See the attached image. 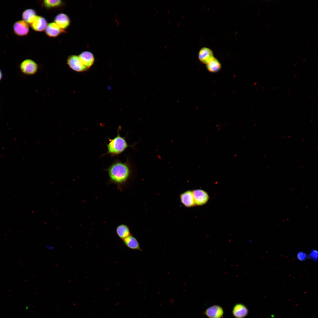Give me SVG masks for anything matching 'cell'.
<instances>
[{
  "instance_id": "cell-16",
  "label": "cell",
  "mask_w": 318,
  "mask_h": 318,
  "mask_svg": "<svg viewBox=\"0 0 318 318\" xmlns=\"http://www.w3.org/2000/svg\"><path fill=\"white\" fill-rule=\"evenodd\" d=\"M116 232L118 236L122 240L131 234L129 227L126 224H123L117 226Z\"/></svg>"
},
{
  "instance_id": "cell-3",
  "label": "cell",
  "mask_w": 318,
  "mask_h": 318,
  "mask_svg": "<svg viewBox=\"0 0 318 318\" xmlns=\"http://www.w3.org/2000/svg\"><path fill=\"white\" fill-rule=\"evenodd\" d=\"M67 64L73 70L77 72L87 71L88 68L82 64L78 56L72 55L69 56L67 60Z\"/></svg>"
},
{
  "instance_id": "cell-27",
  "label": "cell",
  "mask_w": 318,
  "mask_h": 318,
  "mask_svg": "<svg viewBox=\"0 0 318 318\" xmlns=\"http://www.w3.org/2000/svg\"><path fill=\"white\" fill-rule=\"evenodd\" d=\"M303 166H304L303 165H302V166L301 167V168H302V167H303Z\"/></svg>"
},
{
  "instance_id": "cell-15",
  "label": "cell",
  "mask_w": 318,
  "mask_h": 318,
  "mask_svg": "<svg viewBox=\"0 0 318 318\" xmlns=\"http://www.w3.org/2000/svg\"><path fill=\"white\" fill-rule=\"evenodd\" d=\"M30 24L34 30L42 32L45 29L47 24V20L44 18L37 16L35 20Z\"/></svg>"
},
{
  "instance_id": "cell-19",
  "label": "cell",
  "mask_w": 318,
  "mask_h": 318,
  "mask_svg": "<svg viewBox=\"0 0 318 318\" xmlns=\"http://www.w3.org/2000/svg\"><path fill=\"white\" fill-rule=\"evenodd\" d=\"M62 3V1L60 0H45L43 1V4L45 7L51 8L60 6Z\"/></svg>"
},
{
  "instance_id": "cell-23",
  "label": "cell",
  "mask_w": 318,
  "mask_h": 318,
  "mask_svg": "<svg viewBox=\"0 0 318 318\" xmlns=\"http://www.w3.org/2000/svg\"><path fill=\"white\" fill-rule=\"evenodd\" d=\"M2 72L1 70H0V80H1L2 78Z\"/></svg>"
},
{
  "instance_id": "cell-26",
  "label": "cell",
  "mask_w": 318,
  "mask_h": 318,
  "mask_svg": "<svg viewBox=\"0 0 318 318\" xmlns=\"http://www.w3.org/2000/svg\"><path fill=\"white\" fill-rule=\"evenodd\" d=\"M286 136H287V135H286L285 136H284V137H286Z\"/></svg>"
},
{
  "instance_id": "cell-7",
  "label": "cell",
  "mask_w": 318,
  "mask_h": 318,
  "mask_svg": "<svg viewBox=\"0 0 318 318\" xmlns=\"http://www.w3.org/2000/svg\"><path fill=\"white\" fill-rule=\"evenodd\" d=\"M196 205L201 206L205 204L209 199L207 193L201 189L192 191Z\"/></svg>"
},
{
  "instance_id": "cell-1",
  "label": "cell",
  "mask_w": 318,
  "mask_h": 318,
  "mask_svg": "<svg viewBox=\"0 0 318 318\" xmlns=\"http://www.w3.org/2000/svg\"><path fill=\"white\" fill-rule=\"evenodd\" d=\"M105 170L108 173L109 182L115 184L120 190L131 178L133 173L132 165L128 158L125 162L115 160Z\"/></svg>"
},
{
  "instance_id": "cell-9",
  "label": "cell",
  "mask_w": 318,
  "mask_h": 318,
  "mask_svg": "<svg viewBox=\"0 0 318 318\" xmlns=\"http://www.w3.org/2000/svg\"><path fill=\"white\" fill-rule=\"evenodd\" d=\"M180 199L182 203L186 207L190 208L196 205L192 191L188 190L181 194Z\"/></svg>"
},
{
  "instance_id": "cell-17",
  "label": "cell",
  "mask_w": 318,
  "mask_h": 318,
  "mask_svg": "<svg viewBox=\"0 0 318 318\" xmlns=\"http://www.w3.org/2000/svg\"><path fill=\"white\" fill-rule=\"evenodd\" d=\"M36 11L34 9H29L25 10L22 14L23 20L27 23L31 24L37 16Z\"/></svg>"
},
{
  "instance_id": "cell-5",
  "label": "cell",
  "mask_w": 318,
  "mask_h": 318,
  "mask_svg": "<svg viewBox=\"0 0 318 318\" xmlns=\"http://www.w3.org/2000/svg\"><path fill=\"white\" fill-rule=\"evenodd\" d=\"M224 313L223 308L218 305H214L206 309L203 314L208 318H221Z\"/></svg>"
},
{
  "instance_id": "cell-6",
  "label": "cell",
  "mask_w": 318,
  "mask_h": 318,
  "mask_svg": "<svg viewBox=\"0 0 318 318\" xmlns=\"http://www.w3.org/2000/svg\"><path fill=\"white\" fill-rule=\"evenodd\" d=\"M13 29L14 33L21 36L27 35L29 31L28 23L23 20L16 21L14 24Z\"/></svg>"
},
{
  "instance_id": "cell-20",
  "label": "cell",
  "mask_w": 318,
  "mask_h": 318,
  "mask_svg": "<svg viewBox=\"0 0 318 318\" xmlns=\"http://www.w3.org/2000/svg\"><path fill=\"white\" fill-rule=\"evenodd\" d=\"M308 257L314 261H316L318 259V253L317 251L315 249L312 250L308 255Z\"/></svg>"
},
{
  "instance_id": "cell-10",
  "label": "cell",
  "mask_w": 318,
  "mask_h": 318,
  "mask_svg": "<svg viewBox=\"0 0 318 318\" xmlns=\"http://www.w3.org/2000/svg\"><path fill=\"white\" fill-rule=\"evenodd\" d=\"M214 57L212 51L208 48L203 47L199 51L198 58L203 63L206 64Z\"/></svg>"
},
{
  "instance_id": "cell-18",
  "label": "cell",
  "mask_w": 318,
  "mask_h": 318,
  "mask_svg": "<svg viewBox=\"0 0 318 318\" xmlns=\"http://www.w3.org/2000/svg\"><path fill=\"white\" fill-rule=\"evenodd\" d=\"M207 70L210 72L215 73L219 71L221 68V64L216 58L214 57L206 64Z\"/></svg>"
},
{
  "instance_id": "cell-12",
  "label": "cell",
  "mask_w": 318,
  "mask_h": 318,
  "mask_svg": "<svg viewBox=\"0 0 318 318\" xmlns=\"http://www.w3.org/2000/svg\"><path fill=\"white\" fill-rule=\"evenodd\" d=\"M126 246L129 249L142 251L139 243L137 239L131 234L122 240Z\"/></svg>"
},
{
  "instance_id": "cell-21",
  "label": "cell",
  "mask_w": 318,
  "mask_h": 318,
  "mask_svg": "<svg viewBox=\"0 0 318 318\" xmlns=\"http://www.w3.org/2000/svg\"><path fill=\"white\" fill-rule=\"evenodd\" d=\"M308 256L304 252L302 251H299L297 254V259L300 261H304L307 258Z\"/></svg>"
},
{
  "instance_id": "cell-11",
  "label": "cell",
  "mask_w": 318,
  "mask_h": 318,
  "mask_svg": "<svg viewBox=\"0 0 318 318\" xmlns=\"http://www.w3.org/2000/svg\"><path fill=\"white\" fill-rule=\"evenodd\" d=\"M64 30L60 28L54 22L47 24L45 29L46 34L50 37H55L63 32Z\"/></svg>"
},
{
  "instance_id": "cell-14",
  "label": "cell",
  "mask_w": 318,
  "mask_h": 318,
  "mask_svg": "<svg viewBox=\"0 0 318 318\" xmlns=\"http://www.w3.org/2000/svg\"><path fill=\"white\" fill-rule=\"evenodd\" d=\"M55 23L61 29L64 30L68 27L70 24V20L68 16L64 13L58 14L54 19Z\"/></svg>"
},
{
  "instance_id": "cell-13",
  "label": "cell",
  "mask_w": 318,
  "mask_h": 318,
  "mask_svg": "<svg viewBox=\"0 0 318 318\" xmlns=\"http://www.w3.org/2000/svg\"><path fill=\"white\" fill-rule=\"evenodd\" d=\"M78 57L82 64L88 69L93 64L94 57L92 54L90 52L85 51L81 53Z\"/></svg>"
},
{
  "instance_id": "cell-22",
  "label": "cell",
  "mask_w": 318,
  "mask_h": 318,
  "mask_svg": "<svg viewBox=\"0 0 318 318\" xmlns=\"http://www.w3.org/2000/svg\"><path fill=\"white\" fill-rule=\"evenodd\" d=\"M45 248L48 250H52L54 249V247L52 246L47 245L45 246Z\"/></svg>"
},
{
  "instance_id": "cell-24",
  "label": "cell",
  "mask_w": 318,
  "mask_h": 318,
  "mask_svg": "<svg viewBox=\"0 0 318 318\" xmlns=\"http://www.w3.org/2000/svg\"><path fill=\"white\" fill-rule=\"evenodd\" d=\"M291 136V135L289 136V137H288V138H290Z\"/></svg>"
},
{
  "instance_id": "cell-25",
  "label": "cell",
  "mask_w": 318,
  "mask_h": 318,
  "mask_svg": "<svg viewBox=\"0 0 318 318\" xmlns=\"http://www.w3.org/2000/svg\"><path fill=\"white\" fill-rule=\"evenodd\" d=\"M304 140V139H302V141H303V140Z\"/></svg>"
},
{
  "instance_id": "cell-2",
  "label": "cell",
  "mask_w": 318,
  "mask_h": 318,
  "mask_svg": "<svg viewBox=\"0 0 318 318\" xmlns=\"http://www.w3.org/2000/svg\"><path fill=\"white\" fill-rule=\"evenodd\" d=\"M121 127L117 130V135L112 139L108 138L109 142L106 144L107 148L106 153L102 156L108 155L113 157L117 156L124 152L128 147H133L134 145H128L126 140V137L121 136L120 133Z\"/></svg>"
},
{
  "instance_id": "cell-4",
  "label": "cell",
  "mask_w": 318,
  "mask_h": 318,
  "mask_svg": "<svg viewBox=\"0 0 318 318\" xmlns=\"http://www.w3.org/2000/svg\"><path fill=\"white\" fill-rule=\"evenodd\" d=\"M20 67L21 71L24 74L32 75L37 72L38 66L34 61L28 59L24 60L21 62Z\"/></svg>"
},
{
  "instance_id": "cell-8",
  "label": "cell",
  "mask_w": 318,
  "mask_h": 318,
  "mask_svg": "<svg viewBox=\"0 0 318 318\" xmlns=\"http://www.w3.org/2000/svg\"><path fill=\"white\" fill-rule=\"evenodd\" d=\"M232 313L235 318H244L248 314L249 310L244 304L238 303L233 306Z\"/></svg>"
}]
</instances>
